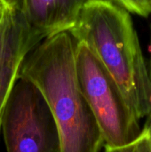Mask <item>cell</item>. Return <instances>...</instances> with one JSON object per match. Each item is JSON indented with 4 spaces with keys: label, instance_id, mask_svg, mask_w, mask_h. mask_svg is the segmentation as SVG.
<instances>
[{
    "label": "cell",
    "instance_id": "1",
    "mask_svg": "<svg viewBox=\"0 0 151 152\" xmlns=\"http://www.w3.org/2000/svg\"><path fill=\"white\" fill-rule=\"evenodd\" d=\"M76 41L69 32L48 37L24 59L18 78L35 84L45 97L61 138V152H99L98 122L78 85Z\"/></svg>",
    "mask_w": 151,
    "mask_h": 152
},
{
    "label": "cell",
    "instance_id": "2",
    "mask_svg": "<svg viewBox=\"0 0 151 152\" xmlns=\"http://www.w3.org/2000/svg\"><path fill=\"white\" fill-rule=\"evenodd\" d=\"M85 43L111 74L140 120L151 112V80L129 12L111 0H94L69 31Z\"/></svg>",
    "mask_w": 151,
    "mask_h": 152
},
{
    "label": "cell",
    "instance_id": "3",
    "mask_svg": "<svg viewBox=\"0 0 151 152\" xmlns=\"http://www.w3.org/2000/svg\"><path fill=\"white\" fill-rule=\"evenodd\" d=\"M76 72L80 89L101 131L105 146H120L141 133L139 119L118 85L92 50L76 42Z\"/></svg>",
    "mask_w": 151,
    "mask_h": 152
},
{
    "label": "cell",
    "instance_id": "4",
    "mask_svg": "<svg viewBox=\"0 0 151 152\" xmlns=\"http://www.w3.org/2000/svg\"><path fill=\"white\" fill-rule=\"evenodd\" d=\"M7 152H61V138L45 97L18 78L4 104L1 127Z\"/></svg>",
    "mask_w": 151,
    "mask_h": 152
},
{
    "label": "cell",
    "instance_id": "5",
    "mask_svg": "<svg viewBox=\"0 0 151 152\" xmlns=\"http://www.w3.org/2000/svg\"><path fill=\"white\" fill-rule=\"evenodd\" d=\"M44 39L29 26L20 10L6 7L0 17V127L4 104L18 79L21 64Z\"/></svg>",
    "mask_w": 151,
    "mask_h": 152
},
{
    "label": "cell",
    "instance_id": "6",
    "mask_svg": "<svg viewBox=\"0 0 151 152\" xmlns=\"http://www.w3.org/2000/svg\"><path fill=\"white\" fill-rule=\"evenodd\" d=\"M94 0H23L21 12L31 28L44 38L69 32L83 8Z\"/></svg>",
    "mask_w": 151,
    "mask_h": 152
},
{
    "label": "cell",
    "instance_id": "7",
    "mask_svg": "<svg viewBox=\"0 0 151 152\" xmlns=\"http://www.w3.org/2000/svg\"><path fill=\"white\" fill-rule=\"evenodd\" d=\"M105 152H151L150 133L146 126H143L134 140L120 146H105Z\"/></svg>",
    "mask_w": 151,
    "mask_h": 152
},
{
    "label": "cell",
    "instance_id": "8",
    "mask_svg": "<svg viewBox=\"0 0 151 152\" xmlns=\"http://www.w3.org/2000/svg\"><path fill=\"white\" fill-rule=\"evenodd\" d=\"M128 12L142 17H148L151 13V0H111Z\"/></svg>",
    "mask_w": 151,
    "mask_h": 152
},
{
    "label": "cell",
    "instance_id": "9",
    "mask_svg": "<svg viewBox=\"0 0 151 152\" xmlns=\"http://www.w3.org/2000/svg\"><path fill=\"white\" fill-rule=\"evenodd\" d=\"M7 5L15 8L17 10H20L21 12L22 9V2L23 0H3Z\"/></svg>",
    "mask_w": 151,
    "mask_h": 152
},
{
    "label": "cell",
    "instance_id": "10",
    "mask_svg": "<svg viewBox=\"0 0 151 152\" xmlns=\"http://www.w3.org/2000/svg\"><path fill=\"white\" fill-rule=\"evenodd\" d=\"M7 6H8V5H7L3 0H0V17L2 16L3 12H4V10L6 9Z\"/></svg>",
    "mask_w": 151,
    "mask_h": 152
},
{
    "label": "cell",
    "instance_id": "11",
    "mask_svg": "<svg viewBox=\"0 0 151 152\" xmlns=\"http://www.w3.org/2000/svg\"><path fill=\"white\" fill-rule=\"evenodd\" d=\"M144 126H146V127L149 129V131H150V133L151 134V112L150 113V115L148 116V119H147V121H146Z\"/></svg>",
    "mask_w": 151,
    "mask_h": 152
},
{
    "label": "cell",
    "instance_id": "12",
    "mask_svg": "<svg viewBox=\"0 0 151 152\" xmlns=\"http://www.w3.org/2000/svg\"><path fill=\"white\" fill-rule=\"evenodd\" d=\"M150 52H151V45H150ZM149 73H150V77L151 80V57H150V69H149Z\"/></svg>",
    "mask_w": 151,
    "mask_h": 152
}]
</instances>
